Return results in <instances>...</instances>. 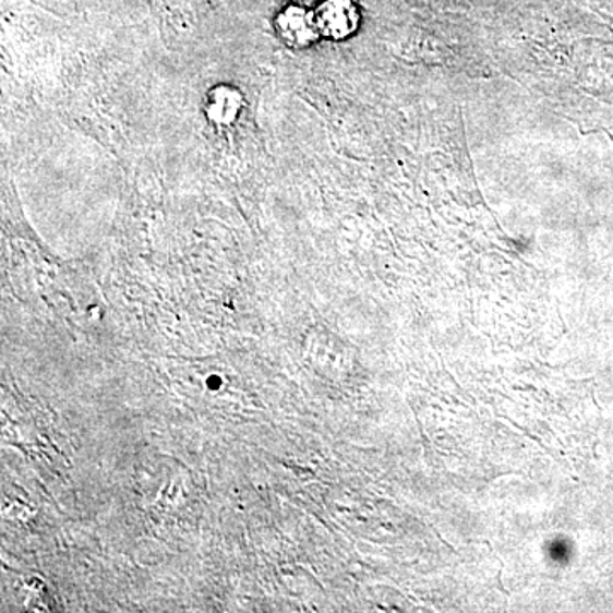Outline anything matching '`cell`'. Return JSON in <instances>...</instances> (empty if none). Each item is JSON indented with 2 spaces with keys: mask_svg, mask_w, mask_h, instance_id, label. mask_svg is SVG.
<instances>
[{
  "mask_svg": "<svg viewBox=\"0 0 613 613\" xmlns=\"http://www.w3.org/2000/svg\"><path fill=\"white\" fill-rule=\"evenodd\" d=\"M318 35L327 39H346L360 26V9L354 0H321L314 11Z\"/></svg>",
  "mask_w": 613,
  "mask_h": 613,
  "instance_id": "6da1fadb",
  "label": "cell"
},
{
  "mask_svg": "<svg viewBox=\"0 0 613 613\" xmlns=\"http://www.w3.org/2000/svg\"><path fill=\"white\" fill-rule=\"evenodd\" d=\"M275 26L278 36L288 47H311L315 39L321 38L317 24H315L314 11H309L300 4L285 5L276 16Z\"/></svg>",
  "mask_w": 613,
  "mask_h": 613,
  "instance_id": "7a4b0ae2",
  "label": "cell"
},
{
  "mask_svg": "<svg viewBox=\"0 0 613 613\" xmlns=\"http://www.w3.org/2000/svg\"><path fill=\"white\" fill-rule=\"evenodd\" d=\"M242 97L229 86L212 91L206 101V117L218 127H229L241 115Z\"/></svg>",
  "mask_w": 613,
  "mask_h": 613,
  "instance_id": "3957f363",
  "label": "cell"
}]
</instances>
